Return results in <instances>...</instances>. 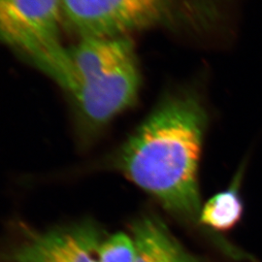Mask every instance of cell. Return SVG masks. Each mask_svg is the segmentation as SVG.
Returning <instances> with one entry per match:
<instances>
[{
	"label": "cell",
	"mask_w": 262,
	"mask_h": 262,
	"mask_svg": "<svg viewBox=\"0 0 262 262\" xmlns=\"http://www.w3.org/2000/svg\"><path fill=\"white\" fill-rule=\"evenodd\" d=\"M67 54L69 74L62 88L74 101L78 137L88 148L134 104L140 71L128 37L79 38Z\"/></svg>",
	"instance_id": "obj_2"
},
{
	"label": "cell",
	"mask_w": 262,
	"mask_h": 262,
	"mask_svg": "<svg viewBox=\"0 0 262 262\" xmlns=\"http://www.w3.org/2000/svg\"><path fill=\"white\" fill-rule=\"evenodd\" d=\"M104 238L103 229L90 219L41 230L11 221L0 240V262H100Z\"/></svg>",
	"instance_id": "obj_4"
},
{
	"label": "cell",
	"mask_w": 262,
	"mask_h": 262,
	"mask_svg": "<svg viewBox=\"0 0 262 262\" xmlns=\"http://www.w3.org/2000/svg\"><path fill=\"white\" fill-rule=\"evenodd\" d=\"M174 0H63V28L79 38L128 37L166 20Z\"/></svg>",
	"instance_id": "obj_5"
},
{
	"label": "cell",
	"mask_w": 262,
	"mask_h": 262,
	"mask_svg": "<svg viewBox=\"0 0 262 262\" xmlns=\"http://www.w3.org/2000/svg\"><path fill=\"white\" fill-rule=\"evenodd\" d=\"M135 247L129 236L118 232L104 238L99 249L100 262H134Z\"/></svg>",
	"instance_id": "obj_8"
},
{
	"label": "cell",
	"mask_w": 262,
	"mask_h": 262,
	"mask_svg": "<svg viewBox=\"0 0 262 262\" xmlns=\"http://www.w3.org/2000/svg\"><path fill=\"white\" fill-rule=\"evenodd\" d=\"M243 215V203L237 189L231 187L210 198L200 212L199 221L217 231H227Z\"/></svg>",
	"instance_id": "obj_7"
},
{
	"label": "cell",
	"mask_w": 262,
	"mask_h": 262,
	"mask_svg": "<svg viewBox=\"0 0 262 262\" xmlns=\"http://www.w3.org/2000/svg\"><path fill=\"white\" fill-rule=\"evenodd\" d=\"M134 262H198L175 240L158 217L145 215L131 225Z\"/></svg>",
	"instance_id": "obj_6"
},
{
	"label": "cell",
	"mask_w": 262,
	"mask_h": 262,
	"mask_svg": "<svg viewBox=\"0 0 262 262\" xmlns=\"http://www.w3.org/2000/svg\"><path fill=\"white\" fill-rule=\"evenodd\" d=\"M206 122L195 95H171L96 167L121 173L170 212L199 220L197 175Z\"/></svg>",
	"instance_id": "obj_1"
},
{
	"label": "cell",
	"mask_w": 262,
	"mask_h": 262,
	"mask_svg": "<svg viewBox=\"0 0 262 262\" xmlns=\"http://www.w3.org/2000/svg\"><path fill=\"white\" fill-rule=\"evenodd\" d=\"M63 0H0V43L27 56L58 84L68 73L61 45Z\"/></svg>",
	"instance_id": "obj_3"
}]
</instances>
